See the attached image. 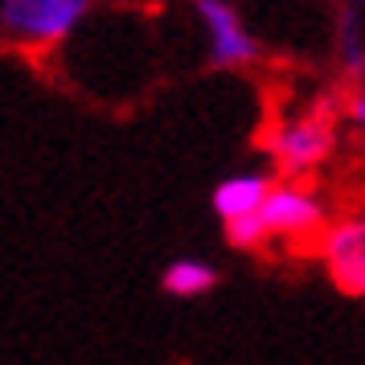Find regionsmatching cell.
<instances>
[{"instance_id":"6da1fadb","label":"cell","mask_w":365,"mask_h":365,"mask_svg":"<svg viewBox=\"0 0 365 365\" xmlns=\"http://www.w3.org/2000/svg\"><path fill=\"white\" fill-rule=\"evenodd\" d=\"M99 0H0V46L46 58L66 50L95 17Z\"/></svg>"},{"instance_id":"7a4b0ae2","label":"cell","mask_w":365,"mask_h":365,"mask_svg":"<svg viewBox=\"0 0 365 365\" xmlns=\"http://www.w3.org/2000/svg\"><path fill=\"white\" fill-rule=\"evenodd\" d=\"M267 160L279 177H312L336 152V119L329 107H299L271 119L263 135Z\"/></svg>"},{"instance_id":"3957f363","label":"cell","mask_w":365,"mask_h":365,"mask_svg":"<svg viewBox=\"0 0 365 365\" xmlns=\"http://www.w3.org/2000/svg\"><path fill=\"white\" fill-rule=\"evenodd\" d=\"M259 217L267 226V238L271 242H287V247L316 242L320 230L332 222L329 201L308 177H275L263 205H259Z\"/></svg>"},{"instance_id":"277c9868","label":"cell","mask_w":365,"mask_h":365,"mask_svg":"<svg viewBox=\"0 0 365 365\" xmlns=\"http://www.w3.org/2000/svg\"><path fill=\"white\" fill-rule=\"evenodd\" d=\"M189 13L214 70H255L263 62V41L234 0H189Z\"/></svg>"},{"instance_id":"5b68a950","label":"cell","mask_w":365,"mask_h":365,"mask_svg":"<svg viewBox=\"0 0 365 365\" xmlns=\"http://www.w3.org/2000/svg\"><path fill=\"white\" fill-rule=\"evenodd\" d=\"M316 250H320L324 271L336 279V287L365 299V214L329 222L316 238Z\"/></svg>"},{"instance_id":"8992f818","label":"cell","mask_w":365,"mask_h":365,"mask_svg":"<svg viewBox=\"0 0 365 365\" xmlns=\"http://www.w3.org/2000/svg\"><path fill=\"white\" fill-rule=\"evenodd\" d=\"M271 173L263 168H242V173H230L210 189V210H214L217 222H230V217H242V214H255L263 205L267 189H271Z\"/></svg>"},{"instance_id":"52a82bcc","label":"cell","mask_w":365,"mask_h":365,"mask_svg":"<svg viewBox=\"0 0 365 365\" xmlns=\"http://www.w3.org/2000/svg\"><path fill=\"white\" fill-rule=\"evenodd\" d=\"M332 53H336L341 74H349L353 83L365 78V0H336Z\"/></svg>"},{"instance_id":"ba28073f","label":"cell","mask_w":365,"mask_h":365,"mask_svg":"<svg viewBox=\"0 0 365 365\" xmlns=\"http://www.w3.org/2000/svg\"><path fill=\"white\" fill-rule=\"evenodd\" d=\"M217 283H222V271L210 259H197V255H177L160 271V292L173 299H201L210 296Z\"/></svg>"},{"instance_id":"9c48e42d","label":"cell","mask_w":365,"mask_h":365,"mask_svg":"<svg viewBox=\"0 0 365 365\" xmlns=\"http://www.w3.org/2000/svg\"><path fill=\"white\" fill-rule=\"evenodd\" d=\"M222 230H226V242H230L234 250H263V247H271L259 210H255V214H242V217L222 222Z\"/></svg>"},{"instance_id":"30bf717a","label":"cell","mask_w":365,"mask_h":365,"mask_svg":"<svg viewBox=\"0 0 365 365\" xmlns=\"http://www.w3.org/2000/svg\"><path fill=\"white\" fill-rule=\"evenodd\" d=\"M345 119H349V128H353V132L365 140V78H357V83H353V91H349Z\"/></svg>"},{"instance_id":"8fae6325","label":"cell","mask_w":365,"mask_h":365,"mask_svg":"<svg viewBox=\"0 0 365 365\" xmlns=\"http://www.w3.org/2000/svg\"><path fill=\"white\" fill-rule=\"evenodd\" d=\"M320 4H336V0H320Z\"/></svg>"}]
</instances>
